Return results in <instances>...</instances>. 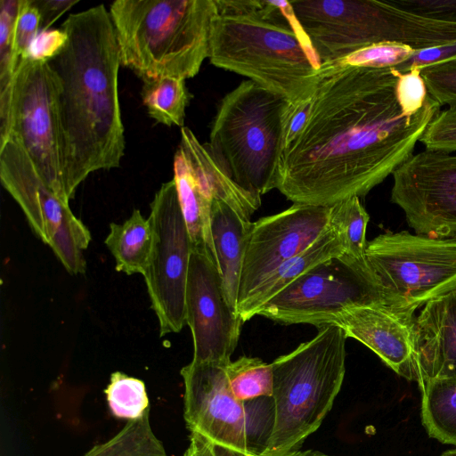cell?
Instances as JSON below:
<instances>
[{"label": "cell", "instance_id": "30", "mask_svg": "<svg viewBox=\"0 0 456 456\" xmlns=\"http://www.w3.org/2000/svg\"><path fill=\"white\" fill-rule=\"evenodd\" d=\"M414 52L413 48L403 44L384 42L364 47L335 62L372 69L396 68L409 60Z\"/></svg>", "mask_w": 456, "mask_h": 456}, {"label": "cell", "instance_id": "35", "mask_svg": "<svg viewBox=\"0 0 456 456\" xmlns=\"http://www.w3.org/2000/svg\"><path fill=\"white\" fill-rule=\"evenodd\" d=\"M399 7L432 20L456 23V0H393Z\"/></svg>", "mask_w": 456, "mask_h": 456}, {"label": "cell", "instance_id": "24", "mask_svg": "<svg viewBox=\"0 0 456 456\" xmlns=\"http://www.w3.org/2000/svg\"><path fill=\"white\" fill-rule=\"evenodd\" d=\"M142 98L151 118L167 126H183L190 94L185 79L172 77L142 81Z\"/></svg>", "mask_w": 456, "mask_h": 456}, {"label": "cell", "instance_id": "39", "mask_svg": "<svg viewBox=\"0 0 456 456\" xmlns=\"http://www.w3.org/2000/svg\"><path fill=\"white\" fill-rule=\"evenodd\" d=\"M183 456H221L215 447L197 434L191 433L190 444Z\"/></svg>", "mask_w": 456, "mask_h": 456}, {"label": "cell", "instance_id": "26", "mask_svg": "<svg viewBox=\"0 0 456 456\" xmlns=\"http://www.w3.org/2000/svg\"><path fill=\"white\" fill-rule=\"evenodd\" d=\"M370 216L358 197H351L330 206V224L340 235L345 255L367 263L366 228Z\"/></svg>", "mask_w": 456, "mask_h": 456}, {"label": "cell", "instance_id": "36", "mask_svg": "<svg viewBox=\"0 0 456 456\" xmlns=\"http://www.w3.org/2000/svg\"><path fill=\"white\" fill-rule=\"evenodd\" d=\"M444 62H456V40L438 46L415 50L409 60L395 69L403 73L412 69H422Z\"/></svg>", "mask_w": 456, "mask_h": 456}, {"label": "cell", "instance_id": "28", "mask_svg": "<svg viewBox=\"0 0 456 456\" xmlns=\"http://www.w3.org/2000/svg\"><path fill=\"white\" fill-rule=\"evenodd\" d=\"M109 408L117 418L133 420L142 417L150 408L142 380L115 371L105 389Z\"/></svg>", "mask_w": 456, "mask_h": 456}, {"label": "cell", "instance_id": "41", "mask_svg": "<svg viewBox=\"0 0 456 456\" xmlns=\"http://www.w3.org/2000/svg\"><path fill=\"white\" fill-rule=\"evenodd\" d=\"M440 456H456V449L448 450L443 452Z\"/></svg>", "mask_w": 456, "mask_h": 456}, {"label": "cell", "instance_id": "11", "mask_svg": "<svg viewBox=\"0 0 456 456\" xmlns=\"http://www.w3.org/2000/svg\"><path fill=\"white\" fill-rule=\"evenodd\" d=\"M0 179L30 227L67 272L83 274L92 236L88 228L45 183L24 149L12 139L0 144Z\"/></svg>", "mask_w": 456, "mask_h": 456}, {"label": "cell", "instance_id": "15", "mask_svg": "<svg viewBox=\"0 0 456 456\" xmlns=\"http://www.w3.org/2000/svg\"><path fill=\"white\" fill-rule=\"evenodd\" d=\"M330 207L293 204L251 223L242 263L237 309L262 281L330 228Z\"/></svg>", "mask_w": 456, "mask_h": 456}, {"label": "cell", "instance_id": "20", "mask_svg": "<svg viewBox=\"0 0 456 456\" xmlns=\"http://www.w3.org/2000/svg\"><path fill=\"white\" fill-rule=\"evenodd\" d=\"M345 248L338 232L330 228L302 252L287 260L265 277L237 309L242 322L256 315L257 310L297 278L330 258L343 256Z\"/></svg>", "mask_w": 456, "mask_h": 456}, {"label": "cell", "instance_id": "27", "mask_svg": "<svg viewBox=\"0 0 456 456\" xmlns=\"http://www.w3.org/2000/svg\"><path fill=\"white\" fill-rule=\"evenodd\" d=\"M230 387L234 396L245 403L261 396H273L272 363L258 357L242 355L226 365Z\"/></svg>", "mask_w": 456, "mask_h": 456}, {"label": "cell", "instance_id": "37", "mask_svg": "<svg viewBox=\"0 0 456 456\" xmlns=\"http://www.w3.org/2000/svg\"><path fill=\"white\" fill-rule=\"evenodd\" d=\"M67 41L68 37L61 28L40 31L31 42L25 58L49 61L62 51Z\"/></svg>", "mask_w": 456, "mask_h": 456}, {"label": "cell", "instance_id": "10", "mask_svg": "<svg viewBox=\"0 0 456 456\" xmlns=\"http://www.w3.org/2000/svg\"><path fill=\"white\" fill-rule=\"evenodd\" d=\"M385 304L368 263L346 255L324 261L287 286L256 312L283 324L329 325L344 311Z\"/></svg>", "mask_w": 456, "mask_h": 456}, {"label": "cell", "instance_id": "23", "mask_svg": "<svg viewBox=\"0 0 456 456\" xmlns=\"http://www.w3.org/2000/svg\"><path fill=\"white\" fill-rule=\"evenodd\" d=\"M421 392V420L428 435L456 446V377L427 380Z\"/></svg>", "mask_w": 456, "mask_h": 456}, {"label": "cell", "instance_id": "29", "mask_svg": "<svg viewBox=\"0 0 456 456\" xmlns=\"http://www.w3.org/2000/svg\"><path fill=\"white\" fill-rule=\"evenodd\" d=\"M20 0L0 1V108L9 98L13 76L19 64L14 53V24Z\"/></svg>", "mask_w": 456, "mask_h": 456}, {"label": "cell", "instance_id": "8", "mask_svg": "<svg viewBox=\"0 0 456 456\" xmlns=\"http://www.w3.org/2000/svg\"><path fill=\"white\" fill-rule=\"evenodd\" d=\"M366 260L388 306L415 314L456 291V240L403 231L367 241Z\"/></svg>", "mask_w": 456, "mask_h": 456}, {"label": "cell", "instance_id": "21", "mask_svg": "<svg viewBox=\"0 0 456 456\" xmlns=\"http://www.w3.org/2000/svg\"><path fill=\"white\" fill-rule=\"evenodd\" d=\"M173 180L192 248L208 251L217 266L210 230V214L214 200L200 185L179 146L174 157Z\"/></svg>", "mask_w": 456, "mask_h": 456}, {"label": "cell", "instance_id": "22", "mask_svg": "<svg viewBox=\"0 0 456 456\" xmlns=\"http://www.w3.org/2000/svg\"><path fill=\"white\" fill-rule=\"evenodd\" d=\"M105 245L115 259L118 272L143 274L152 245L149 218H144L139 209H134L124 223L110 224Z\"/></svg>", "mask_w": 456, "mask_h": 456}, {"label": "cell", "instance_id": "38", "mask_svg": "<svg viewBox=\"0 0 456 456\" xmlns=\"http://www.w3.org/2000/svg\"><path fill=\"white\" fill-rule=\"evenodd\" d=\"M40 12V31L48 30L49 28L78 0H33Z\"/></svg>", "mask_w": 456, "mask_h": 456}, {"label": "cell", "instance_id": "14", "mask_svg": "<svg viewBox=\"0 0 456 456\" xmlns=\"http://www.w3.org/2000/svg\"><path fill=\"white\" fill-rule=\"evenodd\" d=\"M183 418L221 456H257L249 445L245 403L232 392L226 365L191 361L181 370Z\"/></svg>", "mask_w": 456, "mask_h": 456}, {"label": "cell", "instance_id": "9", "mask_svg": "<svg viewBox=\"0 0 456 456\" xmlns=\"http://www.w3.org/2000/svg\"><path fill=\"white\" fill-rule=\"evenodd\" d=\"M60 81L48 61L20 59L6 104L0 108V144L12 139L51 189L69 202L64 183Z\"/></svg>", "mask_w": 456, "mask_h": 456}, {"label": "cell", "instance_id": "33", "mask_svg": "<svg viewBox=\"0 0 456 456\" xmlns=\"http://www.w3.org/2000/svg\"><path fill=\"white\" fill-rule=\"evenodd\" d=\"M426 150L456 152V108L440 111L419 141Z\"/></svg>", "mask_w": 456, "mask_h": 456}, {"label": "cell", "instance_id": "12", "mask_svg": "<svg viewBox=\"0 0 456 456\" xmlns=\"http://www.w3.org/2000/svg\"><path fill=\"white\" fill-rule=\"evenodd\" d=\"M152 245L142 274L158 317L159 336L181 331L185 322V291L191 240L175 181L163 183L151 203Z\"/></svg>", "mask_w": 456, "mask_h": 456}, {"label": "cell", "instance_id": "6", "mask_svg": "<svg viewBox=\"0 0 456 456\" xmlns=\"http://www.w3.org/2000/svg\"><path fill=\"white\" fill-rule=\"evenodd\" d=\"M289 104L248 79L221 100L213 119L208 150L237 184L257 196L277 187Z\"/></svg>", "mask_w": 456, "mask_h": 456}, {"label": "cell", "instance_id": "1", "mask_svg": "<svg viewBox=\"0 0 456 456\" xmlns=\"http://www.w3.org/2000/svg\"><path fill=\"white\" fill-rule=\"evenodd\" d=\"M395 68L322 63L300 130L282 145L276 189L294 204L330 207L363 197L412 154L441 111L431 96L405 115Z\"/></svg>", "mask_w": 456, "mask_h": 456}, {"label": "cell", "instance_id": "40", "mask_svg": "<svg viewBox=\"0 0 456 456\" xmlns=\"http://www.w3.org/2000/svg\"><path fill=\"white\" fill-rule=\"evenodd\" d=\"M257 456H334L317 450H267L264 449Z\"/></svg>", "mask_w": 456, "mask_h": 456}, {"label": "cell", "instance_id": "2", "mask_svg": "<svg viewBox=\"0 0 456 456\" xmlns=\"http://www.w3.org/2000/svg\"><path fill=\"white\" fill-rule=\"evenodd\" d=\"M68 41L48 61L59 78L66 194L98 170L120 166L125 134L118 97L119 49L110 12L98 4L61 24Z\"/></svg>", "mask_w": 456, "mask_h": 456}, {"label": "cell", "instance_id": "18", "mask_svg": "<svg viewBox=\"0 0 456 456\" xmlns=\"http://www.w3.org/2000/svg\"><path fill=\"white\" fill-rule=\"evenodd\" d=\"M414 348L419 387L432 379L456 377V291L423 306L415 319Z\"/></svg>", "mask_w": 456, "mask_h": 456}, {"label": "cell", "instance_id": "19", "mask_svg": "<svg viewBox=\"0 0 456 456\" xmlns=\"http://www.w3.org/2000/svg\"><path fill=\"white\" fill-rule=\"evenodd\" d=\"M251 223L224 201H213L210 214L213 247L225 297L236 312L240 272Z\"/></svg>", "mask_w": 456, "mask_h": 456}, {"label": "cell", "instance_id": "17", "mask_svg": "<svg viewBox=\"0 0 456 456\" xmlns=\"http://www.w3.org/2000/svg\"><path fill=\"white\" fill-rule=\"evenodd\" d=\"M415 314L397 311L386 304L351 307L331 324L374 352L396 374L417 381L415 369Z\"/></svg>", "mask_w": 456, "mask_h": 456}, {"label": "cell", "instance_id": "7", "mask_svg": "<svg viewBox=\"0 0 456 456\" xmlns=\"http://www.w3.org/2000/svg\"><path fill=\"white\" fill-rule=\"evenodd\" d=\"M289 4L322 64L384 42L423 49L435 35L432 20L404 10L393 0H292Z\"/></svg>", "mask_w": 456, "mask_h": 456}, {"label": "cell", "instance_id": "5", "mask_svg": "<svg viewBox=\"0 0 456 456\" xmlns=\"http://www.w3.org/2000/svg\"><path fill=\"white\" fill-rule=\"evenodd\" d=\"M346 335L335 324L273 362V419L265 449L298 450L322 425L346 373Z\"/></svg>", "mask_w": 456, "mask_h": 456}, {"label": "cell", "instance_id": "3", "mask_svg": "<svg viewBox=\"0 0 456 456\" xmlns=\"http://www.w3.org/2000/svg\"><path fill=\"white\" fill-rule=\"evenodd\" d=\"M208 59L285 97L308 100L322 63L296 20L289 1L216 0Z\"/></svg>", "mask_w": 456, "mask_h": 456}, {"label": "cell", "instance_id": "16", "mask_svg": "<svg viewBox=\"0 0 456 456\" xmlns=\"http://www.w3.org/2000/svg\"><path fill=\"white\" fill-rule=\"evenodd\" d=\"M185 322L193 340V362H231L242 321L229 305L208 251L192 248L185 291Z\"/></svg>", "mask_w": 456, "mask_h": 456}, {"label": "cell", "instance_id": "32", "mask_svg": "<svg viewBox=\"0 0 456 456\" xmlns=\"http://www.w3.org/2000/svg\"><path fill=\"white\" fill-rule=\"evenodd\" d=\"M395 96L402 112L405 115H415L424 108L430 95L420 69H412L399 74Z\"/></svg>", "mask_w": 456, "mask_h": 456}, {"label": "cell", "instance_id": "4", "mask_svg": "<svg viewBox=\"0 0 456 456\" xmlns=\"http://www.w3.org/2000/svg\"><path fill=\"white\" fill-rule=\"evenodd\" d=\"M109 12L121 65L142 81L193 77L208 57L216 0H117Z\"/></svg>", "mask_w": 456, "mask_h": 456}, {"label": "cell", "instance_id": "34", "mask_svg": "<svg viewBox=\"0 0 456 456\" xmlns=\"http://www.w3.org/2000/svg\"><path fill=\"white\" fill-rule=\"evenodd\" d=\"M40 12L33 0H20L14 24V53L18 61L25 58L28 47L40 32Z\"/></svg>", "mask_w": 456, "mask_h": 456}, {"label": "cell", "instance_id": "25", "mask_svg": "<svg viewBox=\"0 0 456 456\" xmlns=\"http://www.w3.org/2000/svg\"><path fill=\"white\" fill-rule=\"evenodd\" d=\"M83 456H167L162 443L152 431L150 408L139 419L128 420L108 441L92 447Z\"/></svg>", "mask_w": 456, "mask_h": 456}, {"label": "cell", "instance_id": "13", "mask_svg": "<svg viewBox=\"0 0 456 456\" xmlns=\"http://www.w3.org/2000/svg\"><path fill=\"white\" fill-rule=\"evenodd\" d=\"M392 175L391 201L415 233L456 240V152L412 154Z\"/></svg>", "mask_w": 456, "mask_h": 456}, {"label": "cell", "instance_id": "31", "mask_svg": "<svg viewBox=\"0 0 456 456\" xmlns=\"http://www.w3.org/2000/svg\"><path fill=\"white\" fill-rule=\"evenodd\" d=\"M429 95L441 106L456 108V62H444L420 69Z\"/></svg>", "mask_w": 456, "mask_h": 456}]
</instances>
